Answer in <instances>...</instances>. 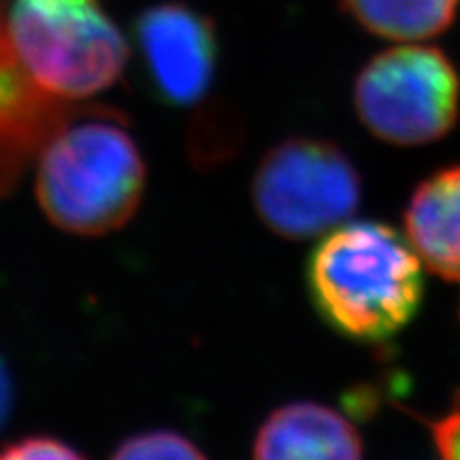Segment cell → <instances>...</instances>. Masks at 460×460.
Masks as SVG:
<instances>
[{
  "label": "cell",
  "instance_id": "1",
  "mask_svg": "<svg viewBox=\"0 0 460 460\" xmlns=\"http://www.w3.org/2000/svg\"><path fill=\"white\" fill-rule=\"evenodd\" d=\"M34 164V192L45 217L77 237L126 226L146 194V160L118 109L77 105Z\"/></svg>",
  "mask_w": 460,
  "mask_h": 460
},
{
  "label": "cell",
  "instance_id": "2",
  "mask_svg": "<svg viewBox=\"0 0 460 460\" xmlns=\"http://www.w3.org/2000/svg\"><path fill=\"white\" fill-rule=\"evenodd\" d=\"M307 290L315 312L339 335L362 343L388 341L422 305V262L388 224L345 222L314 247Z\"/></svg>",
  "mask_w": 460,
  "mask_h": 460
},
{
  "label": "cell",
  "instance_id": "3",
  "mask_svg": "<svg viewBox=\"0 0 460 460\" xmlns=\"http://www.w3.org/2000/svg\"><path fill=\"white\" fill-rule=\"evenodd\" d=\"M7 31L32 79L82 105L119 82L128 43L101 0H7Z\"/></svg>",
  "mask_w": 460,
  "mask_h": 460
},
{
  "label": "cell",
  "instance_id": "4",
  "mask_svg": "<svg viewBox=\"0 0 460 460\" xmlns=\"http://www.w3.org/2000/svg\"><path fill=\"white\" fill-rule=\"evenodd\" d=\"M354 107L377 139L401 147L429 146L458 122V71L439 48L399 43L360 68Z\"/></svg>",
  "mask_w": 460,
  "mask_h": 460
},
{
  "label": "cell",
  "instance_id": "5",
  "mask_svg": "<svg viewBox=\"0 0 460 460\" xmlns=\"http://www.w3.org/2000/svg\"><path fill=\"white\" fill-rule=\"evenodd\" d=\"M360 175L341 147L292 137L269 149L252 180L261 222L288 241L322 237L358 209Z\"/></svg>",
  "mask_w": 460,
  "mask_h": 460
},
{
  "label": "cell",
  "instance_id": "6",
  "mask_svg": "<svg viewBox=\"0 0 460 460\" xmlns=\"http://www.w3.org/2000/svg\"><path fill=\"white\" fill-rule=\"evenodd\" d=\"M132 39L154 99L177 109L207 99L220 56L211 17L186 3H158L141 11Z\"/></svg>",
  "mask_w": 460,
  "mask_h": 460
},
{
  "label": "cell",
  "instance_id": "7",
  "mask_svg": "<svg viewBox=\"0 0 460 460\" xmlns=\"http://www.w3.org/2000/svg\"><path fill=\"white\" fill-rule=\"evenodd\" d=\"M75 107L48 94L28 73L9 39L7 0H0V200L17 188Z\"/></svg>",
  "mask_w": 460,
  "mask_h": 460
},
{
  "label": "cell",
  "instance_id": "8",
  "mask_svg": "<svg viewBox=\"0 0 460 460\" xmlns=\"http://www.w3.org/2000/svg\"><path fill=\"white\" fill-rule=\"evenodd\" d=\"M362 454L365 441L354 422L314 401L273 410L252 441V456L261 460H354Z\"/></svg>",
  "mask_w": 460,
  "mask_h": 460
},
{
  "label": "cell",
  "instance_id": "9",
  "mask_svg": "<svg viewBox=\"0 0 460 460\" xmlns=\"http://www.w3.org/2000/svg\"><path fill=\"white\" fill-rule=\"evenodd\" d=\"M402 226L422 267L460 281V164L444 166L418 183Z\"/></svg>",
  "mask_w": 460,
  "mask_h": 460
},
{
  "label": "cell",
  "instance_id": "10",
  "mask_svg": "<svg viewBox=\"0 0 460 460\" xmlns=\"http://www.w3.org/2000/svg\"><path fill=\"white\" fill-rule=\"evenodd\" d=\"M460 0H341V7L367 32L396 43H420L446 32Z\"/></svg>",
  "mask_w": 460,
  "mask_h": 460
},
{
  "label": "cell",
  "instance_id": "11",
  "mask_svg": "<svg viewBox=\"0 0 460 460\" xmlns=\"http://www.w3.org/2000/svg\"><path fill=\"white\" fill-rule=\"evenodd\" d=\"M113 458L122 460H152V458H205L207 454L186 435L172 429H149L119 441L111 452Z\"/></svg>",
  "mask_w": 460,
  "mask_h": 460
},
{
  "label": "cell",
  "instance_id": "12",
  "mask_svg": "<svg viewBox=\"0 0 460 460\" xmlns=\"http://www.w3.org/2000/svg\"><path fill=\"white\" fill-rule=\"evenodd\" d=\"M77 460L84 452L54 435H26L0 446V460Z\"/></svg>",
  "mask_w": 460,
  "mask_h": 460
},
{
  "label": "cell",
  "instance_id": "13",
  "mask_svg": "<svg viewBox=\"0 0 460 460\" xmlns=\"http://www.w3.org/2000/svg\"><path fill=\"white\" fill-rule=\"evenodd\" d=\"M427 427L437 454L446 460H460V407L439 420H429Z\"/></svg>",
  "mask_w": 460,
  "mask_h": 460
},
{
  "label": "cell",
  "instance_id": "14",
  "mask_svg": "<svg viewBox=\"0 0 460 460\" xmlns=\"http://www.w3.org/2000/svg\"><path fill=\"white\" fill-rule=\"evenodd\" d=\"M11 410H13V382H11L7 365L0 358V429L7 422Z\"/></svg>",
  "mask_w": 460,
  "mask_h": 460
}]
</instances>
